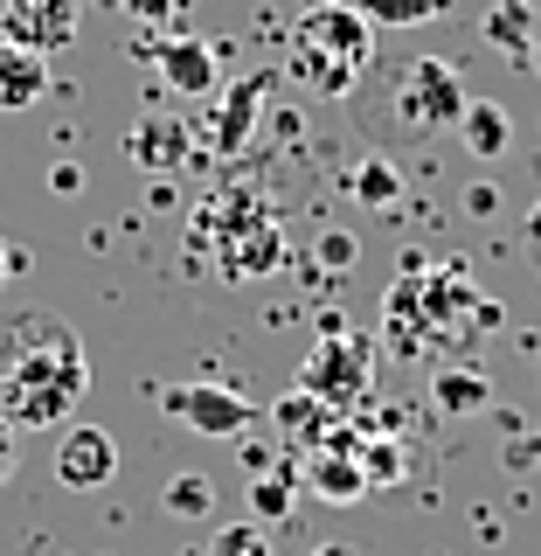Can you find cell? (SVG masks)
Here are the masks:
<instances>
[{
	"instance_id": "obj_1",
	"label": "cell",
	"mask_w": 541,
	"mask_h": 556,
	"mask_svg": "<svg viewBox=\"0 0 541 556\" xmlns=\"http://www.w3.org/2000/svg\"><path fill=\"white\" fill-rule=\"evenodd\" d=\"M91 390V355L63 313H8L0 320V417L14 431H56Z\"/></svg>"
},
{
	"instance_id": "obj_2",
	"label": "cell",
	"mask_w": 541,
	"mask_h": 556,
	"mask_svg": "<svg viewBox=\"0 0 541 556\" xmlns=\"http://www.w3.org/2000/svg\"><path fill=\"white\" fill-rule=\"evenodd\" d=\"M500 327V300L465 278V265H424V257H403L389 300H382V334H389L396 355H465Z\"/></svg>"
},
{
	"instance_id": "obj_3",
	"label": "cell",
	"mask_w": 541,
	"mask_h": 556,
	"mask_svg": "<svg viewBox=\"0 0 541 556\" xmlns=\"http://www.w3.org/2000/svg\"><path fill=\"white\" fill-rule=\"evenodd\" d=\"M285 265V208L257 181L216 188L195 223H188V271L222 278V286H257Z\"/></svg>"
},
{
	"instance_id": "obj_4",
	"label": "cell",
	"mask_w": 541,
	"mask_h": 556,
	"mask_svg": "<svg viewBox=\"0 0 541 556\" xmlns=\"http://www.w3.org/2000/svg\"><path fill=\"white\" fill-rule=\"evenodd\" d=\"M369 382H375V341L355 334L347 320H326L320 341L299 362V390L320 396L334 417H355V410H369Z\"/></svg>"
},
{
	"instance_id": "obj_5",
	"label": "cell",
	"mask_w": 541,
	"mask_h": 556,
	"mask_svg": "<svg viewBox=\"0 0 541 556\" xmlns=\"http://www.w3.org/2000/svg\"><path fill=\"white\" fill-rule=\"evenodd\" d=\"M292 49L334 56L347 70H369L375 63V22L355 8V0H306L299 22H292Z\"/></svg>"
},
{
	"instance_id": "obj_6",
	"label": "cell",
	"mask_w": 541,
	"mask_h": 556,
	"mask_svg": "<svg viewBox=\"0 0 541 556\" xmlns=\"http://www.w3.org/2000/svg\"><path fill=\"white\" fill-rule=\"evenodd\" d=\"M465 77L451 70L445 56H416L403 77H396V118H403L410 132H445L465 118Z\"/></svg>"
},
{
	"instance_id": "obj_7",
	"label": "cell",
	"mask_w": 541,
	"mask_h": 556,
	"mask_svg": "<svg viewBox=\"0 0 541 556\" xmlns=\"http://www.w3.org/2000/svg\"><path fill=\"white\" fill-rule=\"evenodd\" d=\"M160 410L181 417V425L202 431V439H243V431L257 425V404L243 390H230V382H167Z\"/></svg>"
},
{
	"instance_id": "obj_8",
	"label": "cell",
	"mask_w": 541,
	"mask_h": 556,
	"mask_svg": "<svg viewBox=\"0 0 541 556\" xmlns=\"http://www.w3.org/2000/svg\"><path fill=\"white\" fill-rule=\"evenodd\" d=\"M77 28H83V0H0V42L35 49V56L69 49Z\"/></svg>"
},
{
	"instance_id": "obj_9",
	"label": "cell",
	"mask_w": 541,
	"mask_h": 556,
	"mask_svg": "<svg viewBox=\"0 0 541 556\" xmlns=\"http://www.w3.org/2000/svg\"><path fill=\"white\" fill-rule=\"evenodd\" d=\"M361 439H369V431L347 417V425L334 431V445L312 452V459H299V480L320 501H334V508H361V501H369V480H361Z\"/></svg>"
},
{
	"instance_id": "obj_10",
	"label": "cell",
	"mask_w": 541,
	"mask_h": 556,
	"mask_svg": "<svg viewBox=\"0 0 541 556\" xmlns=\"http://www.w3.org/2000/svg\"><path fill=\"white\" fill-rule=\"evenodd\" d=\"M271 91H278V70H243L236 84H222V112L208 118V139H216L222 161H236V153L250 147V126H257V112H265Z\"/></svg>"
},
{
	"instance_id": "obj_11",
	"label": "cell",
	"mask_w": 541,
	"mask_h": 556,
	"mask_svg": "<svg viewBox=\"0 0 541 556\" xmlns=\"http://www.w3.org/2000/svg\"><path fill=\"white\" fill-rule=\"evenodd\" d=\"M112 473H118L112 431H98V425H63L56 431V480L63 486L91 494V486H112Z\"/></svg>"
},
{
	"instance_id": "obj_12",
	"label": "cell",
	"mask_w": 541,
	"mask_h": 556,
	"mask_svg": "<svg viewBox=\"0 0 541 556\" xmlns=\"http://www.w3.org/2000/svg\"><path fill=\"white\" fill-rule=\"evenodd\" d=\"M271 425H278V452H285V459H312V452L334 445V431L347 425V417H334L320 396L292 390V396H278V404H271Z\"/></svg>"
},
{
	"instance_id": "obj_13",
	"label": "cell",
	"mask_w": 541,
	"mask_h": 556,
	"mask_svg": "<svg viewBox=\"0 0 541 556\" xmlns=\"http://www.w3.org/2000/svg\"><path fill=\"white\" fill-rule=\"evenodd\" d=\"M146 63L167 77V91H181V98H208L222 84V63H216V49L202 42V35H160V42L146 49Z\"/></svg>"
},
{
	"instance_id": "obj_14",
	"label": "cell",
	"mask_w": 541,
	"mask_h": 556,
	"mask_svg": "<svg viewBox=\"0 0 541 556\" xmlns=\"http://www.w3.org/2000/svg\"><path fill=\"white\" fill-rule=\"evenodd\" d=\"M42 91H49V63L35 49L0 42V112H28V104H42Z\"/></svg>"
},
{
	"instance_id": "obj_15",
	"label": "cell",
	"mask_w": 541,
	"mask_h": 556,
	"mask_svg": "<svg viewBox=\"0 0 541 556\" xmlns=\"http://www.w3.org/2000/svg\"><path fill=\"white\" fill-rule=\"evenodd\" d=\"M430 404H438L445 417H479L486 404H493V382H486L479 369H465V362H451V369L430 376Z\"/></svg>"
},
{
	"instance_id": "obj_16",
	"label": "cell",
	"mask_w": 541,
	"mask_h": 556,
	"mask_svg": "<svg viewBox=\"0 0 541 556\" xmlns=\"http://www.w3.org/2000/svg\"><path fill=\"white\" fill-rule=\"evenodd\" d=\"M126 153H132V167H181L188 161V126L160 112V118H146V126H132Z\"/></svg>"
},
{
	"instance_id": "obj_17",
	"label": "cell",
	"mask_w": 541,
	"mask_h": 556,
	"mask_svg": "<svg viewBox=\"0 0 541 556\" xmlns=\"http://www.w3.org/2000/svg\"><path fill=\"white\" fill-rule=\"evenodd\" d=\"M486 42L514 49V56L528 63L534 42H541V0H500V8L486 14Z\"/></svg>"
},
{
	"instance_id": "obj_18",
	"label": "cell",
	"mask_w": 541,
	"mask_h": 556,
	"mask_svg": "<svg viewBox=\"0 0 541 556\" xmlns=\"http://www.w3.org/2000/svg\"><path fill=\"white\" fill-rule=\"evenodd\" d=\"M459 139L473 147V161H500V153L514 147V118L500 112V104L473 98V104H465V118H459Z\"/></svg>"
},
{
	"instance_id": "obj_19",
	"label": "cell",
	"mask_w": 541,
	"mask_h": 556,
	"mask_svg": "<svg viewBox=\"0 0 541 556\" xmlns=\"http://www.w3.org/2000/svg\"><path fill=\"white\" fill-rule=\"evenodd\" d=\"M285 70L306 84L312 98H347L361 84V70H347V63H334V56H312V49H285Z\"/></svg>"
},
{
	"instance_id": "obj_20",
	"label": "cell",
	"mask_w": 541,
	"mask_h": 556,
	"mask_svg": "<svg viewBox=\"0 0 541 556\" xmlns=\"http://www.w3.org/2000/svg\"><path fill=\"white\" fill-rule=\"evenodd\" d=\"M403 473H410V452H403V439H396V431H369V439H361V480H369V494L396 486Z\"/></svg>"
},
{
	"instance_id": "obj_21",
	"label": "cell",
	"mask_w": 541,
	"mask_h": 556,
	"mask_svg": "<svg viewBox=\"0 0 541 556\" xmlns=\"http://www.w3.org/2000/svg\"><path fill=\"white\" fill-rule=\"evenodd\" d=\"M292 501H299V459L278 466V473H265V480H250V515H257V529H265V521H292Z\"/></svg>"
},
{
	"instance_id": "obj_22",
	"label": "cell",
	"mask_w": 541,
	"mask_h": 556,
	"mask_svg": "<svg viewBox=\"0 0 541 556\" xmlns=\"http://www.w3.org/2000/svg\"><path fill=\"white\" fill-rule=\"evenodd\" d=\"M375 28H424V22H445L451 0H355Z\"/></svg>"
},
{
	"instance_id": "obj_23",
	"label": "cell",
	"mask_w": 541,
	"mask_h": 556,
	"mask_svg": "<svg viewBox=\"0 0 541 556\" xmlns=\"http://www.w3.org/2000/svg\"><path fill=\"white\" fill-rule=\"evenodd\" d=\"M347 188H355L361 208H396V195H403V167L389 161H361L355 174H347Z\"/></svg>"
},
{
	"instance_id": "obj_24",
	"label": "cell",
	"mask_w": 541,
	"mask_h": 556,
	"mask_svg": "<svg viewBox=\"0 0 541 556\" xmlns=\"http://www.w3.org/2000/svg\"><path fill=\"white\" fill-rule=\"evenodd\" d=\"M160 501H167V515H181V521H202L208 508H216V486H208V473H173Z\"/></svg>"
},
{
	"instance_id": "obj_25",
	"label": "cell",
	"mask_w": 541,
	"mask_h": 556,
	"mask_svg": "<svg viewBox=\"0 0 541 556\" xmlns=\"http://www.w3.org/2000/svg\"><path fill=\"white\" fill-rule=\"evenodd\" d=\"M208 556H271V535L257 529V521H222L216 543H208Z\"/></svg>"
},
{
	"instance_id": "obj_26",
	"label": "cell",
	"mask_w": 541,
	"mask_h": 556,
	"mask_svg": "<svg viewBox=\"0 0 541 556\" xmlns=\"http://www.w3.org/2000/svg\"><path fill=\"white\" fill-rule=\"evenodd\" d=\"M355 257H361L355 230H326V237H320V265H326V271H347V265H355Z\"/></svg>"
},
{
	"instance_id": "obj_27",
	"label": "cell",
	"mask_w": 541,
	"mask_h": 556,
	"mask_svg": "<svg viewBox=\"0 0 541 556\" xmlns=\"http://www.w3.org/2000/svg\"><path fill=\"white\" fill-rule=\"evenodd\" d=\"M278 466H292V459H285V452H271V445H257L250 431H243V473L265 480V473H278Z\"/></svg>"
},
{
	"instance_id": "obj_28",
	"label": "cell",
	"mask_w": 541,
	"mask_h": 556,
	"mask_svg": "<svg viewBox=\"0 0 541 556\" xmlns=\"http://www.w3.org/2000/svg\"><path fill=\"white\" fill-rule=\"evenodd\" d=\"M173 8H181V0H126V14H132V22H167Z\"/></svg>"
},
{
	"instance_id": "obj_29",
	"label": "cell",
	"mask_w": 541,
	"mask_h": 556,
	"mask_svg": "<svg viewBox=\"0 0 541 556\" xmlns=\"http://www.w3.org/2000/svg\"><path fill=\"white\" fill-rule=\"evenodd\" d=\"M465 208H473V216H493V208H500V188H493V181H473V195H465Z\"/></svg>"
},
{
	"instance_id": "obj_30",
	"label": "cell",
	"mask_w": 541,
	"mask_h": 556,
	"mask_svg": "<svg viewBox=\"0 0 541 556\" xmlns=\"http://www.w3.org/2000/svg\"><path fill=\"white\" fill-rule=\"evenodd\" d=\"M14 452H22V445H14V425H8V417H0V480L14 473Z\"/></svg>"
},
{
	"instance_id": "obj_31",
	"label": "cell",
	"mask_w": 541,
	"mask_h": 556,
	"mask_svg": "<svg viewBox=\"0 0 541 556\" xmlns=\"http://www.w3.org/2000/svg\"><path fill=\"white\" fill-rule=\"evenodd\" d=\"M14 265H22V251H14V243H0V278H8Z\"/></svg>"
},
{
	"instance_id": "obj_32",
	"label": "cell",
	"mask_w": 541,
	"mask_h": 556,
	"mask_svg": "<svg viewBox=\"0 0 541 556\" xmlns=\"http://www.w3.org/2000/svg\"><path fill=\"white\" fill-rule=\"evenodd\" d=\"M528 243H534V251H541V208H534V216H528Z\"/></svg>"
},
{
	"instance_id": "obj_33",
	"label": "cell",
	"mask_w": 541,
	"mask_h": 556,
	"mask_svg": "<svg viewBox=\"0 0 541 556\" xmlns=\"http://www.w3.org/2000/svg\"><path fill=\"white\" fill-rule=\"evenodd\" d=\"M528 70H534V77H541V42H534V56H528Z\"/></svg>"
},
{
	"instance_id": "obj_34",
	"label": "cell",
	"mask_w": 541,
	"mask_h": 556,
	"mask_svg": "<svg viewBox=\"0 0 541 556\" xmlns=\"http://www.w3.org/2000/svg\"><path fill=\"white\" fill-rule=\"evenodd\" d=\"M312 556H347V549H312Z\"/></svg>"
}]
</instances>
